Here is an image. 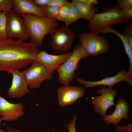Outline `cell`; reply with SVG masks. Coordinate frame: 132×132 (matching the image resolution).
<instances>
[{"label":"cell","instance_id":"cell-10","mask_svg":"<svg viewBox=\"0 0 132 132\" xmlns=\"http://www.w3.org/2000/svg\"><path fill=\"white\" fill-rule=\"evenodd\" d=\"M58 104L61 107L70 105L85 94L84 89L81 87L64 85L57 90Z\"/></svg>","mask_w":132,"mask_h":132},{"label":"cell","instance_id":"cell-32","mask_svg":"<svg viewBox=\"0 0 132 132\" xmlns=\"http://www.w3.org/2000/svg\"><path fill=\"white\" fill-rule=\"evenodd\" d=\"M7 132H20L19 130H16L9 127H7Z\"/></svg>","mask_w":132,"mask_h":132},{"label":"cell","instance_id":"cell-8","mask_svg":"<svg viewBox=\"0 0 132 132\" xmlns=\"http://www.w3.org/2000/svg\"><path fill=\"white\" fill-rule=\"evenodd\" d=\"M31 63L29 68L22 72L30 88H39L44 81L52 79L53 73L39 62L35 61Z\"/></svg>","mask_w":132,"mask_h":132},{"label":"cell","instance_id":"cell-23","mask_svg":"<svg viewBox=\"0 0 132 132\" xmlns=\"http://www.w3.org/2000/svg\"><path fill=\"white\" fill-rule=\"evenodd\" d=\"M13 7L12 0H0V11L8 12L13 9Z\"/></svg>","mask_w":132,"mask_h":132},{"label":"cell","instance_id":"cell-30","mask_svg":"<svg viewBox=\"0 0 132 132\" xmlns=\"http://www.w3.org/2000/svg\"><path fill=\"white\" fill-rule=\"evenodd\" d=\"M37 6L41 7L48 5L50 0H31Z\"/></svg>","mask_w":132,"mask_h":132},{"label":"cell","instance_id":"cell-31","mask_svg":"<svg viewBox=\"0 0 132 132\" xmlns=\"http://www.w3.org/2000/svg\"><path fill=\"white\" fill-rule=\"evenodd\" d=\"M79 1L90 6L96 5L99 1L97 0H78Z\"/></svg>","mask_w":132,"mask_h":132},{"label":"cell","instance_id":"cell-24","mask_svg":"<svg viewBox=\"0 0 132 132\" xmlns=\"http://www.w3.org/2000/svg\"><path fill=\"white\" fill-rule=\"evenodd\" d=\"M123 22L128 23L132 19V7L121 10Z\"/></svg>","mask_w":132,"mask_h":132},{"label":"cell","instance_id":"cell-4","mask_svg":"<svg viewBox=\"0 0 132 132\" xmlns=\"http://www.w3.org/2000/svg\"><path fill=\"white\" fill-rule=\"evenodd\" d=\"M123 22L121 10L116 5L111 8L103 7L101 12L95 13L89 22L88 27L91 33L98 35L104 28Z\"/></svg>","mask_w":132,"mask_h":132},{"label":"cell","instance_id":"cell-16","mask_svg":"<svg viewBox=\"0 0 132 132\" xmlns=\"http://www.w3.org/2000/svg\"><path fill=\"white\" fill-rule=\"evenodd\" d=\"M13 9L20 15L28 13L42 18L47 17L44 11L34 4L31 0H12Z\"/></svg>","mask_w":132,"mask_h":132},{"label":"cell","instance_id":"cell-18","mask_svg":"<svg viewBox=\"0 0 132 132\" xmlns=\"http://www.w3.org/2000/svg\"><path fill=\"white\" fill-rule=\"evenodd\" d=\"M110 33L115 34L118 36L122 42L125 48V52L128 55L130 61V67L127 72L130 76H132V48L129 43L127 37L125 35H123L120 33L113 29L109 26L102 29L100 33Z\"/></svg>","mask_w":132,"mask_h":132},{"label":"cell","instance_id":"cell-21","mask_svg":"<svg viewBox=\"0 0 132 132\" xmlns=\"http://www.w3.org/2000/svg\"><path fill=\"white\" fill-rule=\"evenodd\" d=\"M6 12L0 11V39H8L6 32Z\"/></svg>","mask_w":132,"mask_h":132},{"label":"cell","instance_id":"cell-22","mask_svg":"<svg viewBox=\"0 0 132 132\" xmlns=\"http://www.w3.org/2000/svg\"><path fill=\"white\" fill-rule=\"evenodd\" d=\"M71 2L60 7L58 16L56 19L59 21L65 22L68 17Z\"/></svg>","mask_w":132,"mask_h":132},{"label":"cell","instance_id":"cell-33","mask_svg":"<svg viewBox=\"0 0 132 132\" xmlns=\"http://www.w3.org/2000/svg\"><path fill=\"white\" fill-rule=\"evenodd\" d=\"M1 116L0 115V122H1V121H2V120H1ZM0 132H5L4 131L2 130H1L0 129Z\"/></svg>","mask_w":132,"mask_h":132},{"label":"cell","instance_id":"cell-12","mask_svg":"<svg viewBox=\"0 0 132 132\" xmlns=\"http://www.w3.org/2000/svg\"><path fill=\"white\" fill-rule=\"evenodd\" d=\"M77 80L79 82L83 85L85 88L101 85L111 88L117 83L122 81L128 82L132 87V77H129L127 72L124 70H120L118 74L114 76L106 77L99 81H89L81 78H78Z\"/></svg>","mask_w":132,"mask_h":132},{"label":"cell","instance_id":"cell-6","mask_svg":"<svg viewBox=\"0 0 132 132\" xmlns=\"http://www.w3.org/2000/svg\"><path fill=\"white\" fill-rule=\"evenodd\" d=\"M6 13L7 38H17L23 41L29 38L26 25L21 15L13 9Z\"/></svg>","mask_w":132,"mask_h":132},{"label":"cell","instance_id":"cell-26","mask_svg":"<svg viewBox=\"0 0 132 132\" xmlns=\"http://www.w3.org/2000/svg\"><path fill=\"white\" fill-rule=\"evenodd\" d=\"M70 2L66 0H50L47 6L61 7Z\"/></svg>","mask_w":132,"mask_h":132},{"label":"cell","instance_id":"cell-17","mask_svg":"<svg viewBox=\"0 0 132 132\" xmlns=\"http://www.w3.org/2000/svg\"><path fill=\"white\" fill-rule=\"evenodd\" d=\"M71 2L76 8L79 19H85L89 22L95 13H98V8L93 5H89L78 0H72Z\"/></svg>","mask_w":132,"mask_h":132},{"label":"cell","instance_id":"cell-29","mask_svg":"<svg viewBox=\"0 0 132 132\" xmlns=\"http://www.w3.org/2000/svg\"><path fill=\"white\" fill-rule=\"evenodd\" d=\"M77 120V116L75 115L70 123L65 125L67 128L69 132H76V128H75V124Z\"/></svg>","mask_w":132,"mask_h":132},{"label":"cell","instance_id":"cell-9","mask_svg":"<svg viewBox=\"0 0 132 132\" xmlns=\"http://www.w3.org/2000/svg\"><path fill=\"white\" fill-rule=\"evenodd\" d=\"M99 96L92 97V103L94 105L93 110L97 113L102 116L106 115L107 110L111 107L115 105L114 101L116 95V91L111 88L102 87L98 90Z\"/></svg>","mask_w":132,"mask_h":132},{"label":"cell","instance_id":"cell-28","mask_svg":"<svg viewBox=\"0 0 132 132\" xmlns=\"http://www.w3.org/2000/svg\"><path fill=\"white\" fill-rule=\"evenodd\" d=\"M115 128L117 129L116 132H132V123L123 126L117 125Z\"/></svg>","mask_w":132,"mask_h":132},{"label":"cell","instance_id":"cell-15","mask_svg":"<svg viewBox=\"0 0 132 132\" xmlns=\"http://www.w3.org/2000/svg\"><path fill=\"white\" fill-rule=\"evenodd\" d=\"M117 102L113 112L110 115H106L103 117V120L107 125L112 124L117 126L122 118L127 119L129 118L130 109L126 100L124 98H121Z\"/></svg>","mask_w":132,"mask_h":132},{"label":"cell","instance_id":"cell-19","mask_svg":"<svg viewBox=\"0 0 132 132\" xmlns=\"http://www.w3.org/2000/svg\"><path fill=\"white\" fill-rule=\"evenodd\" d=\"M79 19V16L76 8L71 2L68 17L64 22L65 26L68 27L75 22Z\"/></svg>","mask_w":132,"mask_h":132},{"label":"cell","instance_id":"cell-7","mask_svg":"<svg viewBox=\"0 0 132 132\" xmlns=\"http://www.w3.org/2000/svg\"><path fill=\"white\" fill-rule=\"evenodd\" d=\"M50 43L52 49L58 52H66L70 49L75 38L74 33L68 27L55 29L51 33Z\"/></svg>","mask_w":132,"mask_h":132},{"label":"cell","instance_id":"cell-14","mask_svg":"<svg viewBox=\"0 0 132 132\" xmlns=\"http://www.w3.org/2000/svg\"><path fill=\"white\" fill-rule=\"evenodd\" d=\"M72 52L69 51L58 55H53L44 51H40L36 61L42 64L53 73L69 57Z\"/></svg>","mask_w":132,"mask_h":132},{"label":"cell","instance_id":"cell-11","mask_svg":"<svg viewBox=\"0 0 132 132\" xmlns=\"http://www.w3.org/2000/svg\"><path fill=\"white\" fill-rule=\"evenodd\" d=\"M12 75L11 87L7 94L11 98H20L29 93L28 85L22 72L16 69L10 73Z\"/></svg>","mask_w":132,"mask_h":132},{"label":"cell","instance_id":"cell-25","mask_svg":"<svg viewBox=\"0 0 132 132\" xmlns=\"http://www.w3.org/2000/svg\"><path fill=\"white\" fill-rule=\"evenodd\" d=\"M116 5L120 9L132 7V0H117Z\"/></svg>","mask_w":132,"mask_h":132},{"label":"cell","instance_id":"cell-3","mask_svg":"<svg viewBox=\"0 0 132 132\" xmlns=\"http://www.w3.org/2000/svg\"><path fill=\"white\" fill-rule=\"evenodd\" d=\"M88 56L81 44L76 45L69 57L56 70L59 83L63 86L70 84L75 77V71L78 68L79 62Z\"/></svg>","mask_w":132,"mask_h":132},{"label":"cell","instance_id":"cell-1","mask_svg":"<svg viewBox=\"0 0 132 132\" xmlns=\"http://www.w3.org/2000/svg\"><path fill=\"white\" fill-rule=\"evenodd\" d=\"M37 47L31 41L26 43L20 39H0V71L10 73L36 61L40 52Z\"/></svg>","mask_w":132,"mask_h":132},{"label":"cell","instance_id":"cell-5","mask_svg":"<svg viewBox=\"0 0 132 132\" xmlns=\"http://www.w3.org/2000/svg\"><path fill=\"white\" fill-rule=\"evenodd\" d=\"M79 38L88 56H97L109 51L110 43L103 36L96 35L91 32H84L80 34Z\"/></svg>","mask_w":132,"mask_h":132},{"label":"cell","instance_id":"cell-13","mask_svg":"<svg viewBox=\"0 0 132 132\" xmlns=\"http://www.w3.org/2000/svg\"><path fill=\"white\" fill-rule=\"evenodd\" d=\"M22 103H11L0 96V114L2 121L16 120L24 115Z\"/></svg>","mask_w":132,"mask_h":132},{"label":"cell","instance_id":"cell-27","mask_svg":"<svg viewBox=\"0 0 132 132\" xmlns=\"http://www.w3.org/2000/svg\"><path fill=\"white\" fill-rule=\"evenodd\" d=\"M127 37L129 43L132 48V24L130 23L127 26L125 32Z\"/></svg>","mask_w":132,"mask_h":132},{"label":"cell","instance_id":"cell-2","mask_svg":"<svg viewBox=\"0 0 132 132\" xmlns=\"http://www.w3.org/2000/svg\"><path fill=\"white\" fill-rule=\"evenodd\" d=\"M20 15L26 25L31 41L38 46H41L45 35L50 34L58 26L56 19L28 13Z\"/></svg>","mask_w":132,"mask_h":132},{"label":"cell","instance_id":"cell-20","mask_svg":"<svg viewBox=\"0 0 132 132\" xmlns=\"http://www.w3.org/2000/svg\"><path fill=\"white\" fill-rule=\"evenodd\" d=\"M39 7L44 11L47 17L56 19L58 16L60 8L59 7L48 6Z\"/></svg>","mask_w":132,"mask_h":132}]
</instances>
